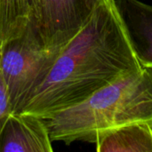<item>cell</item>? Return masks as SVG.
I'll list each match as a JSON object with an SVG mask.
<instances>
[{"label":"cell","mask_w":152,"mask_h":152,"mask_svg":"<svg viewBox=\"0 0 152 152\" xmlns=\"http://www.w3.org/2000/svg\"><path fill=\"white\" fill-rule=\"evenodd\" d=\"M46 121L53 142L66 145L95 143L105 133L132 123L152 126V69L124 75Z\"/></svg>","instance_id":"obj_2"},{"label":"cell","mask_w":152,"mask_h":152,"mask_svg":"<svg viewBox=\"0 0 152 152\" xmlns=\"http://www.w3.org/2000/svg\"><path fill=\"white\" fill-rule=\"evenodd\" d=\"M52 143L46 119L12 112L0 137V152H52Z\"/></svg>","instance_id":"obj_5"},{"label":"cell","mask_w":152,"mask_h":152,"mask_svg":"<svg viewBox=\"0 0 152 152\" xmlns=\"http://www.w3.org/2000/svg\"><path fill=\"white\" fill-rule=\"evenodd\" d=\"M126 37L142 68L152 69V4L140 0H114Z\"/></svg>","instance_id":"obj_6"},{"label":"cell","mask_w":152,"mask_h":152,"mask_svg":"<svg viewBox=\"0 0 152 152\" xmlns=\"http://www.w3.org/2000/svg\"><path fill=\"white\" fill-rule=\"evenodd\" d=\"M33 22L49 45H65L102 0H33Z\"/></svg>","instance_id":"obj_4"},{"label":"cell","mask_w":152,"mask_h":152,"mask_svg":"<svg viewBox=\"0 0 152 152\" xmlns=\"http://www.w3.org/2000/svg\"><path fill=\"white\" fill-rule=\"evenodd\" d=\"M63 46L47 45L32 21L24 32L2 48L0 71L12 112H18L41 84Z\"/></svg>","instance_id":"obj_3"},{"label":"cell","mask_w":152,"mask_h":152,"mask_svg":"<svg viewBox=\"0 0 152 152\" xmlns=\"http://www.w3.org/2000/svg\"><path fill=\"white\" fill-rule=\"evenodd\" d=\"M98 152H152V126L143 122L112 129L97 142Z\"/></svg>","instance_id":"obj_7"},{"label":"cell","mask_w":152,"mask_h":152,"mask_svg":"<svg viewBox=\"0 0 152 152\" xmlns=\"http://www.w3.org/2000/svg\"><path fill=\"white\" fill-rule=\"evenodd\" d=\"M11 102L8 90L4 80L3 75L0 71V137L4 127V125L12 113Z\"/></svg>","instance_id":"obj_9"},{"label":"cell","mask_w":152,"mask_h":152,"mask_svg":"<svg viewBox=\"0 0 152 152\" xmlns=\"http://www.w3.org/2000/svg\"><path fill=\"white\" fill-rule=\"evenodd\" d=\"M142 69L114 0H102L87 22L62 47L46 77L18 112L48 119Z\"/></svg>","instance_id":"obj_1"},{"label":"cell","mask_w":152,"mask_h":152,"mask_svg":"<svg viewBox=\"0 0 152 152\" xmlns=\"http://www.w3.org/2000/svg\"><path fill=\"white\" fill-rule=\"evenodd\" d=\"M33 18V0H0V54L8 42L24 32Z\"/></svg>","instance_id":"obj_8"}]
</instances>
